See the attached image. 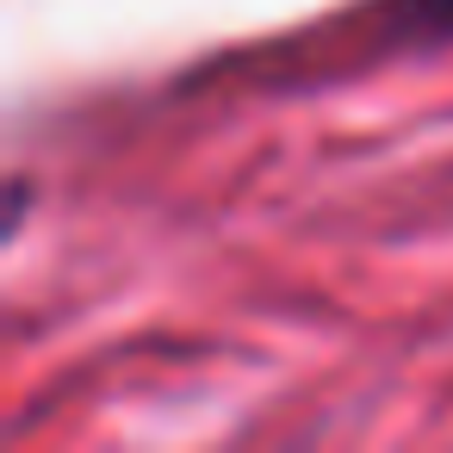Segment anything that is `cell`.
Returning <instances> with one entry per match:
<instances>
[{
	"label": "cell",
	"mask_w": 453,
	"mask_h": 453,
	"mask_svg": "<svg viewBox=\"0 0 453 453\" xmlns=\"http://www.w3.org/2000/svg\"><path fill=\"white\" fill-rule=\"evenodd\" d=\"M385 19L422 38H453V0H385Z\"/></svg>",
	"instance_id": "obj_1"
}]
</instances>
